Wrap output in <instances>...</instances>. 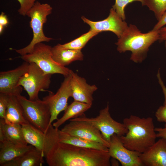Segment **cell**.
Segmentation results:
<instances>
[{"instance_id": "cell-1", "label": "cell", "mask_w": 166, "mask_h": 166, "mask_svg": "<svg viewBox=\"0 0 166 166\" xmlns=\"http://www.w3.org/2000/svg\"><path fill=\"white\" fill-rule=\"evenodd\" d=\"M49 166H110L108 151L85 148L58 142L44 155Z\"/></svg>"}, {"instance_id": "cell-2", "label": "cell", "mask_w": 166, "mask_h": 166, "mask_svg": "<svg viewBox=\"0 0 166 166\" xmlns=\"http://www.w3.org/2000/svg\"><path fill=\"white\" fill-rule=\"evenodd\" d=\"M123 123L128 131L119 138L128 149L142 153L155 142L157 137L152 118L131 115L124 119Z\"/></svg>"}, {"instance_id": "cell-3", "label": "cell", "mask_w": 166, "mask_h": 166, "mask_svg": "<svg viewBox=\"0 0 166 166\" xmlns=\"http://www.w3.org/2000/svg\"><path fill=\"white\" fill-rule=\"evenodd\" d=\"M159 39L158 30H152L142 33L135 25L130 24L116 44L119 52L131 51L130 59L135 63H140L146 58L150 46Z\"/></svg>"}, {"instance_id": "cell-4", "label": "cell", "mask_w": 166, "mask_h": 166, "mask_svg": "<svg viewBox=\"0 0 166 166\" xmlns=\"http://www.w3.org/2000/svg\"><path fill=\"white\" fill-rule=\"evenodd\" d=\"M52 8L48 3L41 4L36 1L26 14L31 18L30 26L33 32V38L30 43L19 49H14L21 56L31 53L35 45L42 42H48L53 38L46 37L44 34L43 26L47 21V16L52 12Z\"/></svg>"}, {"instance_id": "cell-5", "label": "cell", "mask_w": 166, "mask_h": 166, "mask_svg": "<svg viewBox=\"0 0 166 166\" xmlns=\"http://www.w3.org/2000/svg\"><path fill=\"white\" fill-rule=\"evenodd\" d=\"M17 97L26 120L29 124L45 133L49 126L51 116L48 105L39 99L32 101L21 95Z\"/></svg>"}, {"instance_id": "cell-6", "label": "cell", "mask_w": 166, "mask_h": 166, "mask_svg": "<svg viewBox=\"0 0 166 166\" xmlns=\"http://www.w3.org/2000/svg\"><path fill=\"white\" fill-rule=\"evenodd\" d=\"M52 47L42 42L36 44L32 51L22 56L21 58L25 61L35 63L45 74H60L64 77L71 73V69L62 66L53 59Z\"/></svg>"}, {"instance_id": "cell-7", "label": "cell", "mask_w": 166, "mask_h": 166, "mask_svg": "<svg viewBox=\"0 0 166 166\" xmlns=\"http://www.w3.org/2000/svg\"><path fill=\"white\" fill-rule=\"evenodd\" d=\"M109 109L108 103L95 117H87L84 115L69 120L83 121L91 124L100 131L104 139L110 144L111 137L113 134H115L120 137L126 134L128 130L123 123L119 122L112 117Z\"/></svg>"}, {"instance_id": "cell-8", "label": "cell", "mask_w": 166, "mask_h": 166, "mask_svg": "<svg viewBox=\"0 0 166 166\" xmlns=\"http://www.w3.org/2000/svg\"><path fill=\"white\" fill-rule=\"evenodd\" d=\"M28 71L20 79L18 86L23 87L29 96V100L39 99L40 91H45L51 83L52 74H45L35 63H29Z\"/></svg>"}, {"instance_id": "cell-9", "label": "cell", "mask_w": 166, "mask_h": 166, "mask_svg": "<svg viewBox=\"0 0 166 166\" xmlns=\"http://www.w3.org/2000/svg\"><path fill=\"white\" fill-rule=\"evenodd\" d=\"M22 129L24 138L28 144L44 154L58 142V129L51 124L45 133L30 124L23 125Z\"/></svg>"}, {"instance_id": "cell-10", "label": "cell", "mask_w": 166, "mask_h": 166, "mask_svg": "<svg viewBox=\"0 0 166 166\" xmlns=\"http://www.w3.org/2000/svg\"><path fill=\"white\" fill-rule=\"evenodd\" d=\"M71 76V71L69 74L65 77L63 81L55 94L49 91V94L42 99L49 106L51 112L49 126L53 121L58 119L59 114L65 111L68 106V100L72 95L70 84Z\"/></svg>"}, {"instance_id": "cell-11", "label": "cell", "mask_w": 166, "mask_h": 166, "mask_svg": "<svg viewBox=\"0 0 166 166\" xmlns=\"http://www.w3.org/2000/svg\"><path fill=\"white\" fill-rule=\"evenodd\" d=\"M29 63L24 61L12 70L0 72V93L18 97L22 89L18 84L20 78L28 71Z\"/></svg>"}, {"instance_id": "cell-12", "label": "cell", "mask_w": 166, "mask_h": 166, "mask_svg": "<svg viewBox=\"0 0 166 166\" xmlns=\"http://www.w3.org/2000/svg\"><path fill=\"white\" fill-rule=\"evenodd\" d=\"M108 152L111 157L115 159L122 166H143L140 158L141 153L125 147L116 134L111 137Z\"/></svg>"}, {"instance_id": "cell-13", "label": "cell", "mask_w": 166, "mask_h": 166, "mask_svg": "<svg viewBox=\"0 0 166 166\" xmlns=\"http://www.w3.org/2000/svg\"><path fill=\"white\" fill-rule=\"evenodd\" d=\"M61 130L72 136L99 142L108 148L110 145L97 128L86 121L70 120Z\"/></svg>"}, {"instance_id": "cell-14", "label": "cell", "mask_w": 166, "mask_h": 166, "mask_svg": "<svg viewBox=\"0 0 166 166\" xmlns=\"http://www.w3.org/2000/svg\"><path fill=\"white\" fill-rule=\"evenodd\" d=\"M81 19L85 23L90 27V30L99 33L103 31H111L115 34L119 38L122 35L128 26L117 14L113 8L110 10L109 16L101 21H93L84 16Z\"/></svg>"}, {"instance_id": "cell-15", "label": "cell", "mask_w": 166, "mask_h": 166, "mask_svg": "<svg viewBox=\"0 0 166 166\" xmlns=\"http://www.w3.org/2000/svg\"><path fill=\"white\" fill-rule=\"evenodd\" d=\"M70 84L71 97L74 101L92 105L93 94L97 89L95 85H90L86 80L71 70Z\"/></svg>"}, {"instance_id": "cell-16", "label": "cell", "mask_w": 166, "mask_h": 166, "mask_svg": "<svg viewBox=\"0 0 166 166\" xmlns=\"http://www.w3.org/2000/svg\"><path fill=\"white\" fill-rule=\"evenodd\" d=\"M140 156L144 166H166V139L160 138Z\"/></svg>"}, {"instance_id": "cell-17", "label": "cell", "mask_w": 166, "mask_h": 166, "mask_svg": "<svg viewBox=\"0 0 166 166\" xmlns=\"http://www.w3.org/2000/svg\"><path fill=\"white\" fill-rule=\"evenodd\" d=\"M16 144L28 145L23 133L22 125L6 121L0 118V141Z\"/></svg>"}, {"instance_id": "cell-18", "label": "cell", "mask_w": 166, "mask_h": 166, "mask_svg": "<svg viewBox=\"0 0 166 166\" xmlns=\"http://www.w3.org/2000/svg\"><path fill=\"white\" fill-rule=\"evenodd\" d=\"M44 157L42 152L34 147L1 166H41L44 163Z\"/></svg>"}, {"instance_id": "cell-19", "label": "cell", "mask_w": 166, "mask_h": 166, "mask_svg": "<svg viewBox=\"0 0 166 166\" xmlns=\"http://www.w3.org/2000/svg\"><path fill=\"white\" fill-rule=\"evenodd\" d=\"M51 53L53 60L63 66L65 67L73 61L83 59V55L81 50L65 48L60 44L52 47Z\"/></svg>"}, {"instance_id": "cell-20", "label": "cell", "mask_w": 166, "mask_h": 166, "mask_svg": "<svg viewBox=\"0 0 166 166\" xmlns=\"http://www.w3.org/2000/svg\"><path fill=\"white\" fill-rule=\"evenodd\" d=\"M34 147L23 145L5 140L0 141V165L22 155Z\"/></svg>"}, {"instance_id": "cell-21", "label": "cell", "mask_w": 166, "mask_h": 166, "mask_svg": "<svg viewBox=\"0 0 166 166\" xmlns=\"http://www.w3.org/2000/svg\"><path fill=\"white\" fill-rule=\"evenodd\" d=\"M58 136L60 142L85 148L103 151L108 150V148L101 143L72 136L59 129Z\"/></svg>"}, {"instance_id": "cell-22", "label": "cell", "mask_w": 166, "mask_h": 166, "mask_svg": "<svg viewBox=\"0 0 166 166\" xmlns=\"http://www.w3.org/2000/svg\"><path fill=\"white\" fill-rule=\"evenodd\" d=\"M6 121L22 125L29 124L25 119L17 96L8 95Z\"/></svg>"}, {"instance_id": "cell-23", "label": "cell", "mask_w": 166, "mask_h": 166, "mask_svg": "<svg viewBox=\"0 0 166 166\" xmlns=\"http://www.w3.org/2000/svg\"><path fill=\"white\" fill-rule=\"evenodd\" d=\"M92 105L75 101L68 105L62 117L57 119L53 126L57 129L68 120L78 117L84 115V113L89 109Z\"/></svg>"}, {"instance_id": "cell-24", "label": "cell", "mask_w": 166, "mask_h": 166, "mask_svg": "<svg viewBox=\"0 0 166 166\" xmlns=\"http://www.w3.org/2000/svg\"><path fill=\"white\" fill-rule=\"evenodd\" d=\"M98 33L97 32L90 30L88 32L71 42L60 45L61 46L65 48L81 50L91 39Z\"/></svg>"}, {"instance_id": "cell-25", "label": "cell", "mask_w": 166, "mask_h": 166, "mask_svg": "<svg viewBox=\"0 0 166 166\" xmlns=\"http://www.w3.org/2000/svg\"><path fill=\"white\" fill-rule=\"evenodd\" d=\"M141 4L153 12L158 21L166 11V0H144Z\"/></svg>"}, {"instance_id": "cell-26", "label": "cell", "mask_w": 166, "mask_h": 166, "mask_svg": "<svg viewBox=\"0 0 166 166\" xmlns=\"http://www.w3.org/2000/svg\"><path fill=\"white\" fill-rule=\"evenodd\" d=\"M144 0H115L112 8L118 15L123 20H125L126 17L124 12L125 7L128 4L135 1H139L142 3Z\"/></svg>"}, {"instance_id": "cell-27", "label": "cell", "mask_w": 166, "mask_h": 166, "mask_svg": "<svg viewBox=\"0 0 166 166\" xmlns=\"http://www.w3.org/2000/svg\"><path fill=\"white\" fill-rule=\"evenodd\" d=\"M19 3L20 8L18 10L19 14L23 16L26 15L28 11L33 6L38 0H17Z\"/></svg>"}, {"instance_id": "cell-28", "label": "cell", "mask_w": 166, "mask_h": 166, "mask_svg": "<svg viewBox=\"0 0 166 166\" xmlns=\"http://www.w3.org/2000/svg\"><path fill=\"white\" fill-rule=\"evenodd\" d=\"M8 95L0 93V118L6 119Z\"/></svg>"}, {"instance_id": "cell-29", "label": "cell", "mask_w": 166, "mask_h": 166, "mask_svg": "<svg viewBox=\"0 0 166 166\" xmlns=\"http://www.w3.org/2000/svg\"><path fill=\"white\" fill-rule=\"evenodd\" d=\"M155 116L158 121L166 123V105L160 106L156 112Z\"/></svg>"}, {"instance_id": "cell-30", "label": "cell", "mask_w": 166, "mask_h": 166, "mask_svg": "<svg viewBox=\"0 0 166 166\" xmlns=\"http://www.w3.org/2000/svg\"><path fill=\"white\" fill-rule=\"evenodd\" d=\"M166 25V11L163 14L158 22L154 26L153 30H158Z\"/></svg>"}, {"instance_id": "cell-31", "label": "cell", "mask_w": 166, "mask_h": 166, "mask_svg": "<svg viewBox=\"0 0 166 166\" xmlns=\"http://www.w3.org/2000/svg\"><path fill=\"white\" fill-rule=\"evenodd\" d=\"M156 76L158 83L162 89L164 97V105H166V87L161 78L160 69L158 71Z\"/></svg>"}, {"instance_id": "cell-32", "label": "cell", "mask_w": 166, "mask_h": 166, "mask_svg": "<svg viewBox=\"0 0 166 166\" xmlns=\"http://www.w3.org/2000/svg\"><path fill=\"white\" fill-rule=\"evenodd\" d=\"M157 138H163L166 139V123L164 128H155Z\"/></svg>"}, {"instance_id": "cell-33", "label": "cell", "mask_w": 166, "mask_h": 166, "mask_svg": "<svg viewBox=\"0 0 166 166\" xmlns=\"http://www.w3.org/2000/svg\"><path fill=\"white\" fill-rule=\"evenodd\" d=\"M8 23L9 21L6 16L4 13L2 12L0 15V25L4 27Z\"/></svg>"}, {"instance_id": "cell-34", "label": "cell", "mask_w": 166, "mask_h": 166, "mask_svg": "<svg viewBox=\"0 0 166 166\" xmlns=\"http://www.w3.org/2000/svg\"><path fill=\"white\" fill-rule=\"evenodd\" d=\"M160 41H165L166 40V26H164L158 30Z\"/></svg>"}, {"instance_id": "cell-35", "label": "cell", "mask_w": 166, "mask_h": 166, "mask_svg": "<svg viewBox=\"0 0 166 166\" xmlns=\"http://www.w3.org/2000/svg\"><path fill=\"white\" fill-rule=\"evenodd\" d=\"M113 159L114 160H110L111 165H112L113 166L118 165V163L117 162V161H118L115 159L113 158Z\"/></svg>"}, {"instance_id": "cell-36", "label": "cell", "mask_w": 166, "mask_h": 166, "mask_svg": "<svg viewBox=\"0 0 166 166\" xmlns=\"http://www.w3.org/2000/svg\"><path fill=\"white\" fill-rule=\"evenodd\" d=\"M4 27L1 25H0V33L1 34L4 29Z\"/></svg>"}, {"instance_id": "cell-37", "label": "cell", "mask_w": 166, "mask_h": 166, "mask_svg": "<svg viewBox=\"0 0 166 166\" xmlns=\"http://www.w3.org/2000/svg\"><path fill=\"white\" fill-rule=\"evenodd\" d=\"M165 47L166 50V40H165Z\"/></svg>"}]
</instances>
